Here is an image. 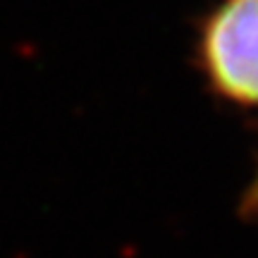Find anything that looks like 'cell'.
<instances>
[{
  "label": "cell",
  "mask_w": 258,
  "mask_h": 258,
  "mask_svg": "<svg viewBox=\"0 0 258 258\" xmlns=\"http://www.w3.org/2000/svg\"><path fill=\"white\" fill-rule=\"evenodd\" d=\"M196 67L218 101L258 112V0H218L206 12Z\"/></svg>",
  "instance_id": "1"
},
{
  "label": "cell",
  "mask_w": 258,
  "mask_h": 258,
  "mask_svg": "<svg viewBox=\"0 0 258 258\" xmlns=\"http://www.w3.org/2000/svg\"><path fill=\"white\" fill-rule=\"evenodd\" d=\"M241 215L258 227V158H256V167L249 177V184H246V191L241 196Z\"/></svg>",
  "instance_id": "2"
}]
</instances>
